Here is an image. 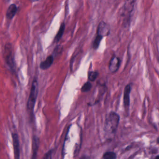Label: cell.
Wrapping results in <instances>:
<instances>
[{
    "mask_svg": "<svg viewBox=\"0 0 159 159\" xmlns=\"http://www.w3.org/2000/svg\"><path fill=\"white\" fill-rule=\"evenodd\" d=\"M117 158L116 153L113 152H107L103 154L102 158L104 159H115Z\"/></svg>",
    "mask_w": 159,
    "mask_h": 159,
    "instance_id": "obj_14",
    "label": "cell"
},
{
    "mask_svg": "<svg viewBox=\"0 0 159 159\" xmlns=\"http://www.w3.org/2000/svg\"><path fill=\"white\" fill-rule=\"evenodd\" d=\"M33 143V154L32 158H36L38 153V149H39V141L38 139L36 137H34Z\"/></svg>",
    "mask_w": 159,
    "mask_h": 159,
    "instance_id": "obj_12",
    "label": "cell"
},
{
    "mask_svg": "<svg viewBox=\"0 0 159 159\" xmlns=\"http://www.w3.org/2000/svg\"><path fill=\"white\" fill-rule=\"evenodd\" d=\"M136 0H126L123 6L124 13L129 14L134 11Z\"/></svg>",
    "mask_w": 159,
    "mask_h": 159,
    "instance_id": "obj_8",
    "label": "cell"
},
{
    "mask_svg": "<svg viewBox=\"0 0 159 159\" xmlns=\"http://www.w3.org/2000/svg\"><path fill=\"white\" fill-rule=\"evenodd\" d=\"M110 33V28L107 23L102 21L99 23L97 30V34L102 37L108 36Z\"/></svg>",
    "mask_w": 159,
    "mask_h": 159,
    "instance_id": "obj_4",
    "label": "cell"
},
{
    "mask_svg": "<svg viewBox=\"0 0 159 159\" xmlns=\"http://www.w3.org/2000/svg\"><path fill=\"white\" fill-rule=\"evenodd\" d=\"M38 94V83L37 78H34L32 85H31V89H30V94L28 100L27 109L30 113L33 112L35 103L37 100V97Z\"/></svg>",
    "mask_w": 159,
    "mask_h": 159,
    "instance_id": "obj_2",
    "label": "cell"
},
{
    "mask_svg": "<svg viewBox=\"0 0 159 159\" xmlns=\"http://www.w3.org/2000/svg\"><path fill=\"white\" fill-rule=\"evenodd\" d=\"M54 57L52 55L49 56L44 61L41 63L40 68L43 70H47L52 65Z\"/></svg>",
    "mask_w": 159,
    "mask_h": 159,
    "instance_id": "obj_9",
    "label": "cell"
},
{
    "mask_svg": "<svg viewBox=\"0 0 159 159\" xmlns=\"http://www.w3.org/2000/svg\"><path fill=\"white\" fill-rule=\"evenodd\" d=\"M38 1V0H35V1Z\"/></svg>",
    "mask_w": 159,
    "mask_h": 159,
    "instance_id": "obj_19",
    "label": "cell"
},
{
    "mask_svg": "<svg viewBox=\"0 0 159 159\" xmlns=\"http://www.w3.org/2000/svg\"><path fill=\"white\" fill-rule=\"evenodd\" d=\"M120 64L121 60L120 58L115 56H113L111 59L109 63V69L111 73H116L119 70Z\"/></svg>",
    "mask_w": 159,
    "mask_h": 159,
    "instance_id": "obj_6",
    "label": "cell"
},
{
    "mask_svg": "<svg viewBox=\"0 0 159 159\" xmlns=\"http://www.w3.org/2000/svg\"><path fill=\"white\" fill-rule=\"evenodd\" d=\"M65 30V23H63L62 25L60 26V28H59V30L55 38L54 41L55 42H58L61 39L64 34V31Z\"/></svg>",
    "mask_w": 159,
    "mask_h": 159,
    "instance_id": "obj_11",
    "label": "cell"
},
{
    "mask_svg": "<svg viewBox=\"0 0 159 159\" xmlns=\"http://www.w3.org/2000/svg\"><path fill=\"white\" fill-rule=\"evenodd\" d=\"M12 139L15 158L18 159L20 157V150L19 137L17 134H12Z\"/></svg>",
    "mask_w": 159,
    "mask_h": 159,
    "instance_id": "obj_5",
    "label": "cell"
},
{
    "mask_svg": "<svg viewBox=\"0 0 159 159\" xmlns=\"http://www.w3.org/2000/svg\"><path fill=\"white\" fill-rule=\"evenodd\" d=\"M5 1H9L10 0H5Z\"/></svg>",
    "mask_w": 159,
    "mask_h": 159,
    "instance_id": "obj_18",
    "label": "cell"
},
{
    "mask_svg": "<svg viewBox=\"0 0 159 159\" xmlns=\"http://www.w3.org/2000/svg\"><path fill=\"white\" fill-rule=\"evenodd\" d=\"M132 90V85L130 84L126 85L124 92V105L125 109H128L130 107V95Z\"/></svg>",
    "mask_w": 159,
    "mask_h": 159,
    "instance_id": "obj_7",
    "label": "cell"
},
{
    "mask_svg": "<svg viewBox=\"0 0 159 159\" xmlns=\"http://www.w3.org/2000/svg\"><path fill=\"white\" fill-rule=\"evenodd\" d=\"M52 150H50L48 151L43 157V159H51L52 158Z\"/></svg>",
    "mask_w": 159,
    "mask_h": 159,
    "instance_id": "obj_17",
    "label": "cell"
},
{
    "mask_svg": "<svg viewBox=\"0 0 159 159\" xmlns=\"http://www.w3.org/2000/svg\"><path fill=\"white\" fill-rule=\"evenodd\" d=\"M99 73L97 71H91L88 72V80L91 82H94L98 77Z\"/></svg>",
    "mask_w": 159,
    "mask_h": 159,
    "instance_id": "obj_13",
    "label": "cell"
},
{
    "mask_svg": "<svg viewBox=\"0 0 159 159\" xmlns=\"http://www.w3.org/2000/svg\"><path fill=\"white\" fill-rule=\"evenodd\" d=\"M120 121V115L113 111L107 115L105 120L104 130L108 134H114L117 132Z\"/></svg>",
    "mask_w": 159,
    "mask_h": 159,
    "instance_id": "obj_1",
    "label": "cell"
},
{
    "mask_svg": "<svg viewBox=\"0 0 159 159\" xmlns=\"http://www.w3.org/2000/svg\"><path fill=\"white\" fill-rule=\"evenodd\" d=\"M103 38V37H102V36L97 35L94 41L93 44V47L95 50H97Z\"/></svg>",
    "mask_w": 159,
    "mask_h": 159,
    "instance_id": "obj_16",
    "label": "cell"
},
{
    "mask_svg": "<svg viewBox=\"0 0 159 159\" xmlns=\"http://www.w3.org/2000/svg\"><path fill=\"white\" fill-rule=\"evenodd\" d=\"M92 88V84L90 82L88 81L84 84L82 87L81 91L82 93H87L89 92Z\"/></svg>",
    "mask_w": 159,
    "mask_h": 159,
    "instance_id": "obj_15",
    "label": "cell"
},
{
    "mask_svg": "<svg viewBox=\"0 0 159 159\" xmlns=\"http://www.w3.org/2000/svg\"><path fill=\"white\" fill-rule=\"evenodd\" d=\"M4 57L6 64L10 68L12 72H15V64L13 55L12 46L10 43L6 44L4 49Z\"/></svg>",
    "mask_w": 159,
    "mask_h": 159,
    "instance_id": "obj_3",
    "label": "cell"
},
{
    "mask_svg": "<svg viewBox=\"0 0 159 159\" xmlns=\"http://www.w3.org/2000/svg\"><path fill=\"white\" fill-rule=\"evenodd\" d=\"M17 9L16 5L14 4H11L9 6L6 13V16L9 19H11L14 17L17 12Z\"/></svg>",
    "mask_w": 159,
    "mask_h": 159,
    "instance_id": "obj_10",
    "label": "cell"
}]
</instances>
